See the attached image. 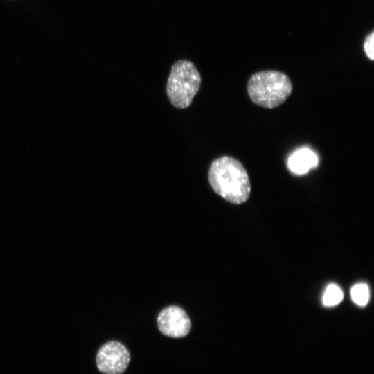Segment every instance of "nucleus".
<instances>
[{"mask_svg": "<svg viewBox=\"0 0 374 374\" xmlns=\"http://www.w3.org/2000/svg\"><path fill=\"white\" fill-rule=\"evenodd\" d=\"M159 331L172 338L186 337L191 330V321L186 311L179 306L163 308L157 319Z\"/></svg>", "mask_w": 374, "mask_h": 374, "instance_id": "39448f33", "label": "nucleus"}, {"mask_svg": "<svg viewBox=\"0 0 374 374\" xmlns=\"http://www.w3.org/2000/svg\"><path fill=\"white\" fill-rule=\"evenodd\" d=\"M342 290L335 284L329 285L323 296V303L326 306H334L339 304L343 299Z\"/></svg>", "mask_w": 374, "mask_h": 374, "instance_id": "0eeeda50", "label": "nucleus"}, {"mask_svg": "<svg viewBox=\"0 0 374 374\" xmlns=\"http://www.w3.org/2000/svg\"><path fill=\"white\" fill-rule=\"evenodd\" d=\"M319 158L316 153L309 148H301L295 151L288 159L290 170L298 175L308 172L318 166Z\"/></svg>", "mask_w": 374, "mask_h": 374, "instance_id": "423d86ee", "label": "nucleus"}, {"mask_svg": "<svg viewBox=\"0 0 374 374\" xmlns=\"http://www.w3.org/2000/svg\"><path fill=\"white\" fill-rule=\"evenodd\" d=\"M201 76L195 65L189 60L175 62L166 84V94L171 104L179 109L187 108L201 85Z\"/></svg>", "mask_w": 374, "mask_h": 374, "instance_id": "7ed1b4c3", "label": "nucleus"}, {"mask_svg": "<svg viewBox=\"0 0 374 374\" xmlns=\"http://www.w3.org/2000/svg\"><path fill=\"white\" fill-rule=\"evenodd\" d=\"M96 362L98 370L104 374H122L129 366L130 354L123 344L110 341L99 348Z\"/></svg>", "mask_w": 374, "mask_h": 374, "instance_id": "20e7f679", "label": "nucleus"}, {"mask_svg": "<svg viewBox=\"0 0 374 374\" xmlns=\"http://www.w3.org/2000/svg\"><path fill=\"white\" fill-rule=\"evenodd\" d=\"M292 91L290 79L278 71L257 72L251 76L247 83V92L251 101L267 109H273L283 104Z\"/></svg>", "mask_w": 374, "mask_h": 374, "instance_id": "f03ea898", "label": "nucleus"}, {"mask_svg": "<svg viewBox=\"0 0 374 374\" xmlns=\"http://www.w3.org/2000/svg\"><path fill=\"white\" fill-rule=\"evenodd\" d=\"M208 181L217 195L234 204L245 202L251 194L248 173L242 163L232 157L222 156L211 163Z\"/></svg>", "mask_w": 374, "mask_h": 374, "instance_id": "f257e3e1", "label": "nucleus"}, {"mask_svg": "<svg viewBox=\"0 0 374 374\" xmlns=\"http://www.w3.org/2000/svg\"><path fill=\"white\" fill-rule=\"evenodd\" d=\"M352 300L360 306H364L369 300V289L366 284L359 283L355 285L350 291Z\"/></svg>", "mask_w": 374, "mask_h": 374, "instance_id": "6e6552de", "label": "nucleus"}, {"mask_svg": "<svg viewBox=\"0 0 374 374\" xmlns=\"http://www.w3.org/2000/svg\"><path fill=\"white\" fill-rule=\"evenodd\" d=\"M374 32L372 31L365 38L364 50L366 56L371 60H374Z\"/></svg>", "mask_w": 374, "mask_h": 374, "instance_id": "1a4fd4ad", "label": "nucleus"}]
</instances>
